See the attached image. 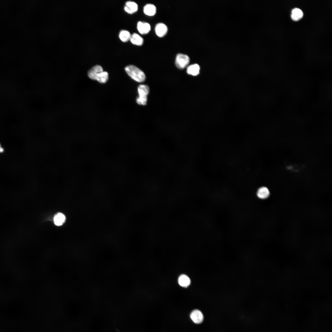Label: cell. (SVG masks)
Returning a JSON list of instances; mask_svg holds the SVG:
<instances>
[{"mask_svg":"<svg viewBox=\"0 0 332 332\" xmlns=\"http://www.w3.org/2000/svg\"><path fill=\"white\" fill-rule=\"evenodd\" d=\"M119 36L120 39L122 42H126L130 40L131 34L128 31L122 30L120 32Z\"/></svg>","mask_w":332,"mask_h":332,"instance_id":"obj_16","label":"cell"},{"mask_svg":"<svg viewBox=\"0 0 332 332\" xmlns=\"http://www.w3.org/2000/svg\"><path fill=\"white\" fill-rule=\"evenodd\" d=\"M144 13L149 16L154 15L156 12V8L155 5L152 4H147L145 5L143 8Z\"/></svg>","mask_w":332,"mask_h":332,"instance_id":"obj_11","label":"cell"},{"mask_svg":"<svg viewBox=\"0 0 332 332\" xmlns=\"http://www.w3.org/2000/svg\"><path fill=\"white\" fill-rule=\"evenodd\" d=\"M200 69V67L198 64H193L188 67L187 69V72L189 75L196 76L199 74Z\"/></svg>","mask_w":332,"mask_h":332,"instance_id":"obj_12","label":"cell"},{"mask_svg":"<svg viewBox=\"0 0 332 332\" xmlns=\"http://www.w3.org/2000/svg\"><path fill=\"white\" fill-rule=\"evenodd\" d=\"M178 283L179 285L184 287H187L190 285L191 280L186 275L182 274L180 275L178 279Z\"/></svg>","mask_w":332,"mask_h":332,"instance_id":"obj_10","label":"cell"},{"mask_svg":"<svg viewBox=\"0 0 332 332\" xmlns=\"http://www.w3.org/2000/svg\"><path fill=\"white\" fill-rule=\"evenodd\" d=\"M3 151H4V149H3V148L2 147H1L0 144V153L2 152H3Z\"/></svg>","mask_w":332,"mask_h":332,"instance_id":"obj_18","label":"cell"},{"mask_svg":"<svg viewBox=\"0 0 332 332\" xmlns=\"http://www.w3.org/2000/svg\"><path fill=\"white\" fill-rule=\"evenodd\" d=\"M137 28L140 34H145L149 32L151 30V26L147 22L139 21L137 24Z\"/></svg>","mask_w":332,"mask_h":332,"instance_id":"obj_7","label":"cell"},{"mask_svg":"<svg viewBox=\"0 0 332 332\" xmlns=\"http://www.w3.org/2000/svg\"><path fill=\"white\" fill-rule=\"evenodd\" d=\"M257 197L262 200L267 198L270 195V191L266 187L262 186L259 188L257 190L256 193Z\"/></svg>","mask_w":332,"mask_h":332,"instance_id":"obj_9","label":"cell"},{"mask_svg":"<svg viewBox=\"0 0 332 332\" xmlns=\"http://www.w3.org/2000/svg\"><path fill=\"white\" fill-rule=\"evenodd\" d=\"M130 40L132 44L138 46L141 45L144 42L143 38L136 33L131 35Z\"/></svg>","mask_w":332,"mask_h":332,"instance_id":"obj_13","label":"cell"},{"mask_svg":"<svg viewBox=\"0 0 332 332\" xmlns=\"http://www.w3.org/2000/svg\"><path fill=\"white\" fill-rule=\"evenodd\" d=\"M103 71L102 67L100 65H97L89 70L88 73V76L91 79L96 80L97 77Z\"/></svg>","mask_w":332,"mask_h":332,"instance_id":"obj_4","label":"cell"},{"mask_svg":"<svg viewBox=\"0 0 332 332\" xmlns=\"http://www.w3.org/2000/svg\"><path fill=\"white\" fill-rule=\"evenodd\" d=\"M177 68L183 69L185 68L190 62V58L187 55L179 53L177 54L175 61Z\"/></svg>","mask_w":332,"mask_h":332,"instance_id":"obj_3","label":"cell"},{"mask_svg":"<svg viewBox=\"0 0 332 332\" xmlns=\"http://www.w3.org/2000/svg\"><path fill=\"white\" fill-rule=\"evenodd\" d=\"M125 70L128 74L137 82H142L145 80L146 76L144 72L135 65H128L125 67Z\"/></svg>","mask_w":332,"mask_h":332,"instance_id":"obj_1","label":"cell"},{"mask_svg":"<svg viewBox=\"0 0 332 332\" xmlns=\"http://www.w3.org/2000/svg\"><path fill=\"white\" fill-rule=\"evenodd\" d=\"M124 10L129 14H132L136 12L138 9L137 4L135 2L128 1L124 6Z\"/></svg>","mask_w":332,"mask_h":332,"instance_id":"obj_6","label":"cell"},{"mask_svg":"<svg viewBox=\"0 0 332 332\" xmlns=\"http://www.w3.org/2000/svg\"><path fill=\"white\" fill-rule=\"evenodd\" d=\"M65 220V215L61 213L56 214L53 218V221L55 225L57 226L62 225Z\"/></svg>","mask_w":332,"mask_h":332,"instance_id":"obj_14","label":"cell"},{"mask_svg":"<svg viewBox=\"0 0 332 332\" xmlns=\"http://www.w3.org/2000/svg\"><path fill=\"white\" fill-rule=\"evenodd\" d=\"M190 317L193 322L197 324L202 322L204 319L202 313L198 310H193L190 314Z\"/></svg>","mask_w":332,"mask_h":332,"instance_id":"obj_5","label":"cell"},{"mask_svg":"<svg viewBox=\"0 0 332 332\" xmlns=\"http://www.w3.org/2000/svg\"><path fill=\"white\" fill-rule=\"evenodd\" d=\"M108 73L106 71H103L97 77L96 80L101 83H105L108 79Z\"/></svg>","mask_w":332,"mask_h":332,"instance_id":"obj_17","label":"cell"},{"mask_svg":"<svg viewBox=\"0 0 332 332\" xmlns=\"http://www.w3.org/2000/svg\"><path fill=\"white\" fill-rule=\"evenodd\" d=\"M155 31L157 36L160 37H163L167 33L168 27L164 24L159 23L156 25Z\"/></svg>","mask_w":332,"mask_h":332,"instance_id":"obj_8","label":"cell"},{"mask_svg":"<svg viewBox=\"0 0 332 332\" xmlns=\"http://www.w3.org/2000/svg\"><path fill=\"white\" fill-rule=\"evenodd\" d=\"M138 91L139 95L136 99V102L140 105H146L149 91L148 86L145 85H140L138 87Z\"/></svg>","mask_w":332,"mask_h":332,"instance_id":"obj_2","label":"cell"},{"mask_svg":"<svg viewBox=\"0 0 332 332\" xmlns=\"http://www.w3.org/2000/svg\"><path fill=\"white\" fill-rule=\"evenodd\" d=\"M303 15L302 11L299 9L295 8L292 10L291 17L292 19L298 21L301 19Z\"/></svg>","mask_w":332,"mask_h":332,"instance_id":"obj_15","label":"cell"}]
</instances>
